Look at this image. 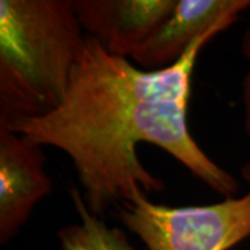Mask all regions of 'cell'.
I'll use <instances>...</instances> for the list:
<instances>
[{"label": "cell", "mask_w": 250, "mask_h": 250, "mask_svg": "<svg viewBox=\"0 0 250 250\" xmlns=\"http://www.w3.org/2000/svg\"><path fill=\"white\" fill-rule=\"evenodd\" d=\"M70 193L78 223L68 224L57 231L62 250H136L123 229L108 227L102 217L90 211L80 188L72 187Z\"/></svg>", "instance_id": "obj_7"}, {"label": "cell", "mask_w": 250, "mask_h": 250, "mask_svg": "<svg viewBox=\"0 0 250 250\" xmlns=\"http://www.w3.org/2000/svg\"><path fill=\"white\" fill-rule=\"evenodd\" d=\"M241 52L245 64H246V70L242 78V107H243V128H245V134L246 139L249 143V156L245 161L243 167H242V178L246 182L250 184V27L246 29V32L243 34L242 38Z\"/></svg>", "instance_id": "obj_8"}, {"label": "cell", "mask_w": 250, "mask_h": 250, "mask_svg": "<svg viewBox=\"0 0 250 250\" xmlns=\"http://www.w3.org/2000/svg\"><path fill=\"white\" fill-rule=\"evenodd\" d=\"M85 35L131 59L175 10L178 0H72Z\"/></svg>", "instance_id": "obj_6"}, {"label": "cell", "mask_w": 250, "mask_h": 250, "mask_svg": "<svg viewBox=\"0 0 250 250\" xmlns=\"http://www.w3.org/2000/svg\"><path fill=\"white\" fill-rule=\"evenodd\" d=\"M42 146L0 126V243H9L35 206L49 196L52 178L45 170Z\"/></svg>", "instance_id": "obj_4"}, {"label": "cell", "mask_w": 250, "mask_h": 250, "mask_svg": "<svg viewBox=\"0 0 250 250\" xmlns=\"http://www.w3.org/2000/svg\"><path fill=\"white\" fill-rule=\"evenodd\" d=\"M250 0H178L177 7L131 60L142 70H163L179 62L197 38L233 25Z\"/></svg>", "instance_id": "obj_5"}, {"label": "cell", "mask_w": 250, "mask_h": 250, "mask_svg": "<svg viewBox=\"0 0 250 250\" xmlns=\"http://www.w3.org/2000/svg\"><path fill=\"white\" fill-rule=\"evenodd\" d=\"M118 214L147 250H231L250 238V190L213 205L182 207L139 195L118 206Z\"/></svg>", "instance_id": "obj_3"}, {"label": "cell", "mask_w": 250, "mask_h": 250, "mask_svg": "<svg viewBox=\"0 0 250 250\" xmlns=\"http://www.w3.org/2000/svg\"><path fill=\"white\" fill-rule=\"evenodd\" d=\"M85 36L72 0H0V124L60 104Z\"/></svg>", "instance_id": "obj_2"}, {"label": "cell", "mask_w": 250, "mask_h": 250, "mask_svg": "<svg viewBox=\"0 0 250 250\" xmlns=\"http://www.w3.org/2000/svg\"><path fill=\"white\" fill-rule=\"evenodd\" d=\"M224 31L215 28L197 38L179 62L154 71L108 53L85 36L60 104L45 116L0 126L65 153L85 205L102 218L111 206L164 190V182L139 160V143L167 152L224 199L235 196L238 181L206 154L188 125L197 57Z\"/></svg>", "instance_id": "obj_1"}]
</instances>
